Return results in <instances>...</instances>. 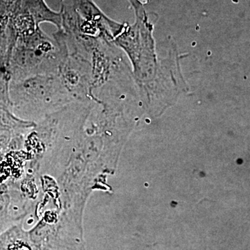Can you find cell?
<instances>
[{
	"label": "cell",
	"mask_w": 250,
	"mask_h": 250,
	"mask_svg": "<svg viewBox=\"0 0 250 250\" xmlns=\"http://www.w3.org/2000/svg\"><path fill=\"white\" fill-rule=\"evenodd\" d=\"M60 49L54 39L40 29L19 37L9 59L11 82H17L41 74L59 72Z\"/></svg>",
	"instance_id": "obj_1"
},
{
	"label": "cell",
	"mask_w": 250,
	"mask_h": 250,
	"mask_svg": "<svg viewBox=\"0 0 250 250\" xmlns=\"http://www.w3.org/2000/svg\"><path fill=\"white\" fill-rule=\"evenodd\" d=\"M9 97L15 104L37 112L53 111L75 103L59 72L41 74L10 82Z\"/></svg>",
	"instance_id": "obj_2"
},
{
	"label": "cell",
	"mask_w": 250,
	"mask_h": 250,
	"mask_svg": "<svg viewBox=\"0 0 250 250\" xmlns=\"http://www.w3.org/2000/svg\"><path fill=\"white\" fill-rule=\"evenodd\" d=\"M17 10L30 15L39 25L42 22H50L62 29V13L55 12L49 9L45 0H22Z\"/></svg>",
	"instance_id": "obj_3"
},
{
	"label": "cell",
	"mask_w": 250,
	"mask_h": 250,
	"mask_svg": "<svg viewBox=\"0 0 250 250\" xmlns=\"http://www.w3.org/2000/svg\"><path fill=\"white\" fill-rule=\"evenodd\" d=\"M130 1H131V2H132L133 4H134V6H135V0H130Z\"/></svg>",
	"instance_id": "obj_4"
}]
</instances>
